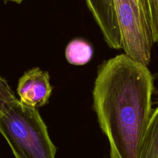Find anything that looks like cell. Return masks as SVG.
Returning a JSON list of instances; mask_svg holds the SVG:
<instances>
[{
    "instance_id": "cell-6",
    "label": "cell",
    "mask_w": 158,
    "mask_h": 158,
    "mask_svg": "<svg viewBox=\"0 0 158 158\" xmlns=\"http://www.w3.org/2000/svg\"><path fill=\"white\" fill-rule=\"evenodd\" d=\"M139 158H158V106L152 110L143 142Z\"/></svg>"
},
{
    "instance_id": "cell-2",
    "label": "cell",
    "mask_w": 158,
    "mask_h": 158,
    "mask_svg": "<svg viewBox=\"0 0 158 158\" xmlns=\"http://www.w3.org/2000/svg\"><path fill=\"white\" fill-rule=\"evenodd\" d=\"M0 133L15 158H55L57 148L37 108L18 99L0 76Z\"/></svg>"
},
{
    "instance_id": "cell-9",
    "label": "cell",
    "mask_w": 158,
    "mask_h": 158,
    "mask_svg": "<svg viewBox=\"0 0 158 158\" xmlns=\"http://www.w3.org/2000/svg\"><path fill=\"white\" fill-rule=\"evenodd\" d=\"M4 1H11V2H15L17 4H20L23 0H4Z\"/></svg>"
},
{
    "instance_id": "cell-1",
    "label": "cell",
    "mask_w": 158,
    "mask_h": 158,
    "mask_svg": "<svg viewBox=\"0 0 158 158\" xmlns=\"http://www.w3.org/2000/svg\"><path fill=\"white\" fill-rule=\"evenodd\" d=\"M154 77L148 66L122 54L99 66L93 107L110 147V158H139L151 117Z\"/></svg>"
},
{
    "instance_id": "cell-5",
    "label": "cell",
    "mask_w": 158,
    "mask_h": 158,
    "mask_svg": "<svg viewBox=\"0 0 158 158\" xmlns=\"http://www.w3.org/2000/svg\"><path fill=\"white\" fill-rule=\"evenodd\" d=\"M85 1L108 46L114 49H122L121 36L114 0Z\"/></svg>"
},
{
    "instance_id": "cell-7",
    "label": "cell",
    "mask_w": 158,
    "mask_h": 158,
    "mask_svg": "<svg viewBox=\"0 0 158 158\" xmlns=\"http://www.w3.org/2000/svg\"><path fill=\"white\" fill-rule=\"evenodd\" d=\"M93 49L89 43L84 40L77 38L67 46L65 56L69 63L75 65L87 64L92 58Z\"/></svg>"
},
{
    "instance_id": "cell-8",
    "label": "cell",
    "mask_w": 158,
    "mask_h": 158,
    "mask_svg": "<svg viewBox=\"0 0 158 158\" xmlns=\"http://www.w3.org/2000/svg\"><path fill=\"white\" fill-rule=\"evenodd\" d=\"M150 9L154 39L158 44V0H148Z\"/></svg>"
},
{
    "instance_id": "cell-4",
    "label": "cell",
    "mask_w": 158,
    "mask_h": 158,
    "mask_svg": "<svg viewBox=\"0 0 158 158\" xmlns=\"http://www.w3.org/2000/svg\"><path fill=\"white\" fill-rule=\"evenodd\" d=\"M52 90L48 72L39 67L26 71L19 78L17 88L20 101L35 108L48 103Z\"/></svg>"
},
{
    "instance_id": "cell-3",
    "label": "cell",
    "mask_w": 158,
    "mask_h": 158,
    "mask_svg": "<svg viewBox=\"0 0 158 158\" xmlns=\"http://www.w3.org/2000/svg\"><path fill=\"white\" fill-rule=\"evenodd\" d=\"M122 49L133 60L148 66L155 43L148 0H114Z\"/></svg>"
}]
</instances>
